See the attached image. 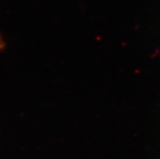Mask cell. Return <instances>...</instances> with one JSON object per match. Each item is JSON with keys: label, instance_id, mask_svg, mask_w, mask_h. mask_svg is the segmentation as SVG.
<instances>
[{"label": "cell", "instance_id": "obj_1", "mask_svg": "<svg viewBox=\"0 0 160 159\" xmlns=\"http://www.w3.org/2000/svg\"><path fill=\"white\" fill-rule=\"evenodd\" d=\"M3 47H4V44H3V42H2V41L0 40V50H1V49H2Z\"/></svg>", "mask_w": 160, "mask_h": 159}]
</instances>
